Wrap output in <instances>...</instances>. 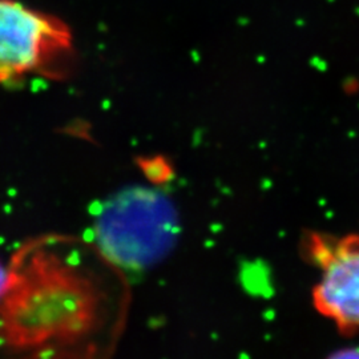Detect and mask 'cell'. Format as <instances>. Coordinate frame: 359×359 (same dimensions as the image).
<instances>
[{"mask_svg": "<svg viewBox=\"0 0 359 359\" xmlns=\"http://www.w3.org/2000/svg\"><path fill=\"white\" fill-rule=\"evenodd\" d=\"M302 244L304 255L322 271L313 289L314 308L341 333H358L359 234L311 231Z\"/></svg>", "mask_w": 359, "mask_h": 359, "instance_id": "cell-4", "label": "cell"}, {"mask_svg": "<svg viewBox=\"0 0 359 359\" xmlns=\"http://www.w3.org/2000/svg\"><path fill=\"white\" fill-rule=\"evenodd\" d=\"M137 165L142 169V173L147 176L154 185H163L173 179L175 170L172 164L164 156H151L142 157L137 160Z\"/></svg>", "mask_w": 359, "mask_h": 359, "instance_id": "cell-5", "label": "cell"}, {"mask_svg": "<svg viewBox=\"0 0 359 359\" xmlns=\"http://www.w3.org/2000/svg\"><path fill=\"white\" fill-rule=\"evenodd\" d=\"M326 359H359V348L358 347L341 348Z\"/></svg>", "mask_w": 359, "mask_h": 359, "instance_id": "cell-6", "label": "cell"}, {"mask_svg": "<svg viewBox=\"0 0 359 359\" xmlns=\"http://www.w3.org/2000/svg\"><path fill=\"white\" fill-rule=\"evenodd\" d=\"M93 228L100 253L114 266L140 271L172 252L179 237V215L165 193L133 187L104 201Z\"/></svg>", "mask_w": 359, "mask_h": 359, "instance_id": "cell-2", "label": "cell"}, {"mask_svg": "<svg viewBox=\"0 0 359 359\" xmlns=\"http://www.w3.org/2000/svg\"><path fill=\"white\" fill-rule=\"evenodd\" d=\"M75 62L71 29L18 0H0V84L39 75L62 80Z\"/></svg>", "mask_w": 359, "mask_h": 359, "instance_id": "cell-3", "label": "cell"}, {"mask_svg": "<svg viewBox=\"0 0 359 359\" xmlns=\"http://www.w3.org/2000/svg\"><path fill=\"white\" fill-rule=\"evenodd\" d=\"M8 283H10V268H7L0 261V298H1L3 293L6 292Z\"/></svg>", "mask_w": 359, "mask_h": 359, "instance_id": "cell-7", "label": "cell"}, {"mask_svg": "<svg viewBox=\"0 0 359 359\" xmlns=\"http://www.w3.org/2000/svg\"><path fill=\"white\" fill-rule=\"evenodd\" d=\"M55 241L26 245L15 256L0 298V346L6 359H71L87 341L97 313L93 283L57 259ZM77 355V354H76Z\"/></svg>", "mask_w": 359, "mask_h": 359, "instance_id": "cell-1", "label": "cell"}]
</instances>
